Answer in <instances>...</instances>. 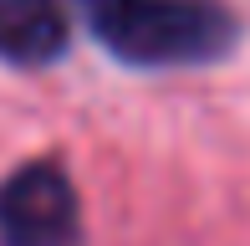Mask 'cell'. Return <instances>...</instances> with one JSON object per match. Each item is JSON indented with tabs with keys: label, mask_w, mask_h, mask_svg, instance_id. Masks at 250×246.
<instances>
[{
	"label": "cell",
	"mask_w": 250,
	"mask_h": 246,
	"mask_svg": "<svg viewBox=\"0 0 250 246\" xmlns=\"http://www.w3.org/2000/svg\"><path fill=\"white\" fill-rule=\"evenodd\" d=\"M97 47L143 72L209 67L240 41L225 0H72Z\"/></svg>",
	"instance_id": "obj_1"
},
{
	"label": "cell",
	"mask_w": 250,
	"mask_h": 246,
	"mask_svg": "<svg viewBox=\"0 0 250 246\" xmlns=\"http://www.w3.org/2000/svg\"><path fill=\"white\" fill-rule=\"evenodd\" d=\"M0 246H82V200L56 159L0 180Z\"/></svg>",
	"instance_id": "obj_2"
},
{
	"label": "cell",
	"mask_w": 250,
	"mask_h": 246,
	"mask_svg": "<svg viewBox=\"0 0 250 246\" xmlns=\"http://www.w3.org/2000/svg\"><path fill=\"white\" fill-rule=\"evenodd\" d=\"M66 36L62 0H0V62L51 67L66 51Z\"/></svg>",
	"instance_id": "obj_3"
}]
</instances>
